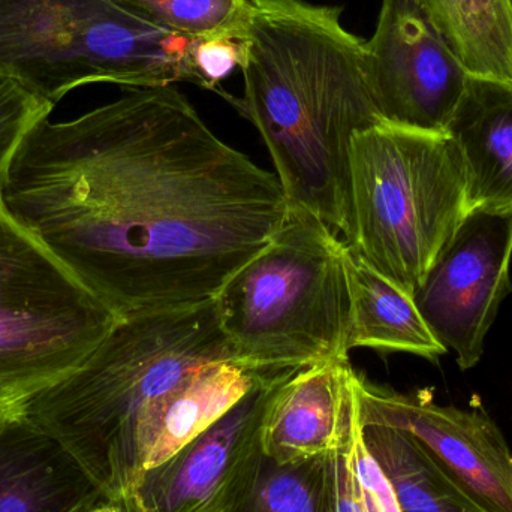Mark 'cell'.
<instances>
[{"instance_id":"6da1fadb","label":"cell","mask_w":512,"mask_h":512,"mask_svg":"<svg viewBox=\"0 0 512 512\" xmlns=\"http://www.w3.org/2000/svg\"><path fill=\"white\" fill-rule=\"evenodd\" d=\"M0 195L120 319L215 300L288 212L276 174L221 140L173 86L45 117Z\"/></svg>"},{"instance_id":"7a4b0ae2","label":"cell","mask_w":512,"mask_h":512,"mask_svg":"<svg viewBox=\"0 0 512 512\" xmlns=\"http://www.w3.org/2000/svg\"><path fill=\"white\" fill-rule=\"evenodd\" d=\"M245 95L288 206L321 219L343 242L351 230L349 146L382 125L366 77L364 39L342 8L307 0H248Z\"/></svg>"},{"instance_id":"3957f363","label":"cell","mask_w":512,"mask_h":512,"mask_svg":"<svg viewBox=\"0 0 512 512\" xmlns=\"http://www.w3.org/2000/svg\"><path fill=\"white\" fill-rule=\"evenodd\" d=\"M227 357L236 355L215 300L129 316L71 375L30 396L24 415L56 438L107 498L122 501L140 418L195 370Z\"/></svg>"},{"instance_id":"277c9868","label":"cell","mask_w":512,"mask_h":512,"mask_svg":"<svg viewBox=\"0 0 512 512\" xmlns=\"http://www.w3.org/2000/svg\"><path fill=\"white\" fill-rule=\"evenodd\" d=\"M346 252L339 234L321 219L288 206L270 242L215 297L234 355L276 370L348 355Z\"/></svg>"},{"instance_id":"5b68a950","label":"cell","mask_w":512,"mask_h":512,"mask_svg":"<svg viewBox=\"0 0 512 512\" xmlns=\"http://www.w3.org/2000/svg\"><path fill=\"white\" fill-rule=\"evenodd\" d=\"M345 245L414 295L471 212L462 153L447 132L373 126L349 146Z\"/></svg>"},{"instance_id":"8992f818","label":"cell","mask_w":512,"mask_h":512,"mask_svg":"<svg viewBox=\"0 0 512 512\" xmlns=\"http://www.w3.org/2000/svg\"><path fill=\"white\" fill-rule=\"evenodd\" d=\"M192 44L114 0H0V75L53 105L89 84L197 86Z\"/></svg>"},{"instance_id":"52a82bcc","label":"cell","mask_w":512,"mask_h":512,"mask_svg":"<svg viewBox=\"0 0 512 512\" xmlns=\"http://www.w3.org/2000/svg\"><path fill=\"white\" fill-rule=\"evenodd\" d=\"M119 321L0 195V397L27 400L62 381Z\"/></svg>"},{"instance_id":"ba28073f","label":"cell","mask_w":512,"mask_h":512,"mask_svg":"<svg viewBox=\"0 0 512 512\" xmlns=\"http://www.w3.org/2000/svg\"><path fill=\"white\" fill-rule=\"evenodd\" d=\"M364 62L382 122L447 132L471 75L418 0H381Z\"/></svg>"},{"instance_id":"9c48e42d","label":"cell","mask_w":512,"mask_h":512,"mask_svg":"<svg viewBox=\"0 0 512 512\" xmlns=\"http://www.w3.org/2000/svg\"><path fill=\"white\" fill-rule=\"evenodd\" d=\"M512 212L474 209L427 271L415 304L460 369L480 363L484 342L510 294Z\"/></svg>"},{"instance_id":"30bf717a","label":"cell","mask_w":512,"mask_h":512,"mask_svg":"<svg viewBox=\"0 0 512 512\" xmlns=\"http://www.w3.org/2000/svg\"><path fill=\"white\" fill-rule=\"evenodd\" d=\"M361 423L414 436L487 512H512V454L504 433L483 409L439 406L427 393L379 387L355 373Z\"/></svg>"},{"instance_id":"8fae6325","label":"cell","mask_w":512,"mask_h":512,"mask_svg":"<svg viewBox=\"0 0 512 512\" xmlns=\"http://www.w3.org/2000/svg\"><path fill=\"white\" fill-rule=\"evenodd\" d=\"M288 375L256 388L170 459L144 472L122 499L128 512L224 510L261 457L265 409L277 382Z\"/></svg>"},{"instance_id":"7c38bea8","label":"cell","mask_w":512,"mask_h":512,"mask_svg":"<svg viewBox=\"0 0 512 512\" xmlns=\"http://www.w3.org/2000/svg\"><path fill=\"white\" fill-rule=\"evenodd\" d=\"M355 373L343 355L295 369L277 382L262 420V453L277 463H295L339 448L358 414Z\"/></svg>"},{"instance_id":"4fadbf2b","label":"cell","mask_w":512,"mask_h":512,"mask_svg":"<svg viewBox=\"0 0 512 512\" xmlns=\"http://www.w3.org/2000/svg\"><path fill=\"white\" fill-rule=\"evenodd\" d=\"M292 370L264 369L227 357L191 373L138 421L126 460L123 498L144 472L170 459L243 397Z\"/></svg>"},{"instance_id":"5bb4252c","label":"cell","mask_w":512,"mask_h":512,"mask_svg":"<svg viewBox=\"0 0 512 512\" xmlns=\"http://www.w3.org/2000/svg\"><path fill=\"white\" fill-rule=\"evenodd\" d=\"M104 496L75 457L24 411L0 423V512H84Z\"/></svg>"},{"instance_id":"9a60e30c","label":"cell","mask_w":512,"mask_h":512,"mask_svg":"<svg viewBox=\"0 0 512 512\" xmlns=\"http://www.w3.org/2000/svg\"><path fill=\"white\" fill-rule=\"evenodd\" d=\"M447 134L462 153L471 210L512 212V83L471 75Z\"/></svg>"},{"instance_id":"2e32d148","label":"cell","mask_w":512,"mask_h":512,"mask_svg":"<svg viewBox=\"0 0 512 512\" xmlns=\"http://www.w3.org/2000/svg\"><path fill=\"white\" fill-rule=\"evenodd\" d=\"M348 248V246H346ZM351 309L346 349L405 352L430 361L447 354L408 294L369 264L346 252Z\"/></svg>"},{"instance_id":"e0dca14e","label":"cell","mask_w":512,"mask_h":512,"mask_svg":"<svg viewBox=\"0 0 512 512\" xmlns=\"http://www.w3.org/2000/svg\"><path fill=\"white\" fill-rule=\"evenodd\" d=\"M360 424L402 512H487L414 436L385 424Z\"/></svg>"},{"instance_id":"ac0fdd59","label":"cell","mask_w":512,"mask_h":512,"mask_svg":"<svg viewBox=\"0 0 512 512\" xmlns=\"http://www.w3.org/2000/svg\"><path fill=\"white\" fill-rule=\"evenodd\" d=\"M472 77L512 83L511 0H418Z\"/></svg>"},{"instance_id":"d6986e66","label":"cell","mask_w":512,"mask_h":512,"mask_svg":"<svg viewBox=\"0 0 512 512\" xmlns=\"http://www.w3.org/2000/svg\"><path fill=\"white\" fill-rule=\"evenodd\" d=\"M221 512H334L331 453L295 463L262 453Z\"/></svg>"},{"instance_id":"ffe728a7","label":"cell","mask_w":512,"mask_h":512,"mask_svg":"<svg viewBox=\"0 0 512 512\" xmlns=\"http://www.w3.org/2000/svg\"><path fill=\"white\" fill-rule=\"evenodd\" d=\"M137 17L188 38L245 26L248 0H114Z\"/></svg>"},{"instance_id":"44dd1931","label":"cell","mask_w":512,"mask_h":512,"mask_svg":"<svg viewBox=\"0 0 512 512\" xmlns=\"http://www.w3.org/2000/svg\"><path fill=\"white\" fill-rule=\"evenodd\" d=\"M56 105L0 75V191L12 159L30 129L51 116Z\"/></svg>"},{"instance_id":"7402d4cb","label":"cell","mask_w":512,"mask_h":512,"mask_svg":"<svg viewBox=\"0 0 512 512\" xmlns=\"http://www.w3.org/2000/svg\"><path fill=\"white\" fill-rule=\"evenodd\" d=\"M248 17V15H246ZM248 54V35L245 26L215 35L194 38L191 50V63L197 77V86L221 93L222 81L242 69Z\"/></svg>"},{"instance_id":"603a6c76","label":"cell","mask_w":512,"mask_h":512,"mask_svg":"<svg viewBox=\"0 0 512 512\" xmlns=\"http://www.w3.org/2000/svg\"><path fill=\"white\" fill-rule=\"evenodd\" d=\"M346 454H348L349 468L354 477L355 492H357L361 511L402 512L387 475L364 444L358 415L349 433Z\"/></svg>"},{"instance_id":"cb8c5ba5","label":"cell","mask_w":512,"mask_h":512,"mask_svg":"<svg viewBox=\"0 0 512 512\" xmlns=\"http://www.w3.org/2000/svg\"><path fill=\"white\" fill-rule=\"evenodd\" d=\"M355 420H357V418H355ZM352 426H354V424H352ZM348 439H346L339 448L331 451L334 512H363L361 511L360 504H358L354 477H352L351 468H349L348 463V454H346V444H348Z\"/></svg>"},{"instance_id":"d4e9b609","label":"cell","mask_w":512,"mask_h":512,"mask_svg":"<svg viewBox=\"0 0 512 512\" xmlns=\"http://www.w3.org/2000/svg\"><path fill=\"white\" fill-rule=\"evenodd\" d=\"M84 512H128V508L120 499H110L104 496Z\"/></svg>"},{"instance_id":"484cf974","label":"cell","mask_w":512,"mask_h":512,"mask_svg":"<svg viewBox=\"0 0 512 512\" xmlns=\"http://www.w3.org/2000/svg\"><path fill=\"white\" fill-rule=\"evenodd\" d=\"M24 402H26V400L5 399V397H0V423L6 420V418L23 411Z\"/></svg>"},{"instance_id":"4316f807","label":"cell","mask_w":512,"mask_h":512,"mask_svg":"<svg viewBox=\"0 0 512 512\" xmlns=\"http://www.w3.org/2000/svg\"><path fill=\"white\" fill-rule=\"evenodd\" d=\"M511 2H512V0H511Z\"/></svg>"}]
</instances>
